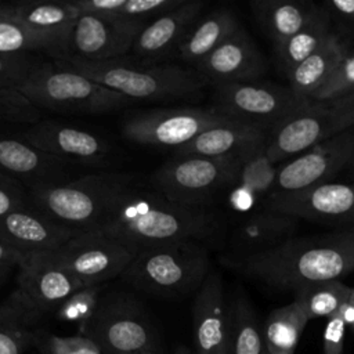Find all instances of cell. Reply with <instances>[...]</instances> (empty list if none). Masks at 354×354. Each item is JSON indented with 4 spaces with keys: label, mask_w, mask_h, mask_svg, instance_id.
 <instances>
[{
    "label": "cell",
    "mask_w": 354,
    "mask_h": 354,
    "mask_svg": "<svg viewBox=\"0 0 354 354\" xmlns=\"http://www.w3.org/2000/svg\"><path fill=\"white\" fill-rule=\"evenodd\" d=\"M4 278H6V275H1V274H0V283L3 282V279H4Z\"/></svg>",
    "instance_id": "obj_52"
},
{
    "label": "cell",
    "mask_w": 354,
    "mask_h": 354,
    "mask_svg": "<svg viewBox=\"0 0 354 354\" xmlns=\"http://www.w3.org/2000/svg\"><path fill=\"white\" fill-rule=\"evenodd\" d=\"M353 158L354 127L279 163L272 192L300 191L333 181Z\"/></svg>",
    "instance_id": "obj_15"
},
{
    "label": "cell",
    "mask_w": 354,
    "mask_h": 354,
    "mask_svg": "<svg viewBox=\"0 0 354 354\" xmlns=\"http://www.w3.org/2000/svg\"><path fill=\"white\" fill-rule=\"evenodd\" d=\"M192 330L196 354H228L230 301L225 299L223 279L214 271L207 274L195 295Z\"/></svg>",
    "instance_id": "obj_21"
},
{
    "label": "cell",
    "mask_w": 354,
    "mask_h": 354,
    "mask_svg": "<svg viewBox=\"0 0 354 354\" xmlns=\"http://www.w3.org/2000/svg\"><path fill=\"white\" fill-rule=\"evenodd\" d=\"M321 6L329 14L335 30L346 41L354 39V0H328Z\"/></svg>",
    "instance_id": "obj_42"
},
{
    "label": "cell",
    "mask_w": 354,
    "mask_h": 354,
    "mask_svg": "<svg viewBox=\"0 0 354 354\" xmlns=\"http://www.w3.org/2000/svg\"><path fill=\"white\" fill-rule=\"evenodd\" d=\"M0 120L35 124L40 120V111L21 91L0 87Z\"/></svg>",
    "instance_id": "obj_39"
},
{
    "label": "cell",
    "mask_w": 354,
    "mask_h": 354,
    "mask_svg": "<svg viewBox=\"0 0 354 354\" xmlns=\"http://www.w3.org/2000/svg\"><path fill=\"white\" fill-rule=\"evenodd\" d=\"M57 62L133 101H178L194 98L209 84L194 68L174 64L140 66L130 57L102 62L68 57Z\"/></svg>",
    "instance_id": "obj_4"
},
{
    "label": "cell",
    "mask_w": 354,
    "mask_h": 354,
    "mask_svg": "<svg viewBox=\"0 0 354 354\" xmlns=\"http://www.w3.org/2000/svg\"><path fill=\"white\" fill-rule=\"evenodd\" d=\"M354 127V91L307 100L268 134L267 155L279 165L303 151Z\"/></svg>",
    "instance_id": "obj_7"
},
{
    "label": "cell",
    "mask_w": 354,
    "mask_h": 354,
    "mask_svg": "<svg viewBox=\"0 0 354 354\" xmlns=\"http://www.w3.org/2000/svg\"><path fill=\"white\" fill-rule=\"evenodd\" d=\"M138 250L133 245L93 230L80 231L54 253L73 277L84 286H91L120 278Z\"/></svg>",
    "instance_id": "obj_12"
},
{
    "label": "cell",
    "mask_w": 354,
    "mask_h": 354,
    "mask_svg": "<svg viewBox=\"0 0 354 354\" xmlns=\"http://www.w3.org/2000/svg\"><path fill=\"white\" fill-rule=\"evenodd\" d=\"M278 165L267 155V142L253 148L239 158L235 183L231 188H238L264 202L275 188ZM230 188V189H231Z\"/></svg>",
    "instance_id": "obj_33"
},
{
    "label": "cell",
    "mask_w": 354,
    "mask_h": 354,
    "mask_svg": "<svg viewBox=\"0 0 354 354\" xmlns=\"http://www.w3.org/2000/svg\"><path fill=\"white\" fill-rule=\"evenodd\" d=\"M84 285L58 260L54 252L28 254L18 268L17 289L11 299L36 322L43 314L57 310Z\"/></svg>",
    "instance_id": "obj_13"
},
{
    "label": "cell",
    "mask_w": 354,
    "mask_h": 354,
    "mask_svg": "<svg viewBox=\"0 0 354 354\" xmlns=\"http://www.w3.org/2000/svg\"><path fill=\"white\" fill-rule=\"evenodd\" d=\"M26 257L28 254L0 242V274L7 277L11 270L19 268Z\"/></svg>",
    "instance_id": "obj_45"
},
{
    "label": "cell",
    "mask_w": 354,
    "mask_h": 354,
    "mask_svg": "<svg viewBox=\"0 0 354 354\" xmlns=\"http://www.w3.org/2000/svg\"><path fill=\"white\" fill-rule=\"evenodd\" d=\"M32 324L11 297L0 304V354H22L35 342V333L29 329Z\"/></svg>",
    "instance_id": "obj_35"
},
{
    "label": "cell",
    "mask_w": 354,
    "mask_h": 354,
    "mask_svg": "<svg viewBox=\"0 0 354 354\" xmlns=\"http://www.w3.org/2000/svg\"><path fill=\"white\" fill-rule=\"evenodd\" d=\"M73 1L66 3H19L14 4L10 19L19 22L32 32L40 35L55 50L57 58L68 57L72 29L79 17Z\"/></svg>",
    "instance_id": "obj_24"
},
{
    "label": "cell",
    "mask_w": 354,
    "mask_h": 354,
    "mask_svg": "<svg viewBox=\"0 0 354 354\" xmlns=\"http://www.w3.org/2000/svg\"><path fill=\"white\" fill-rule=\"evenodd\" d=\"M299 223V218L267 206L253 210L232 230L225 261L246 259L283 243L295 236Z\"/></svg>",
    "instance_id": "obj_23"
},
{
    "label": "cell",
    "mask_w": 354,
    "mask_h": 354,
    "mask_svg": "<svg viewBox=\"0 0 354 354\" xmlns=\"http://www.w3.org/2000/svg\"><path fill=\"white\" fill-rule=\"evenodd\" d=\"M209 272L205 245L180 241L141 248L120 279L147 295L176 299L198 292Z\"/></svg>",
    "instance_id": "obj_5"
},
{
    "label": "cell",
    "mask_w": 354,
    "mask_h": 354,
    "mask_svg": "<svg viewBox=\"0 0 354 354\" xmlns=\"http://www.w3.org/2000/svg\"><path fill=\"white\" fill-rule=\"evenodd\" d=\"M293 292V301H296L308 319H311L336 315L340 307L348 301L351 288L340 279H329L303 285Z\"/></svg>",
    "instance_id": "obj_34"
},
{
    "label": "cell",
    "mask_w": 354,
    "mask_h": 354,
    "mask_svg": "<svg viewBox=\"0 0 354 354\" xmlns=\"http://www.w3.org/2000/svg\"><path fill=\"white\" fill-rule=\"evenodd\" d=\"M141 29L140 26L80 12L72 29L68 57L91 62L129 57L134 39Z\"/></svg>",
    "instance_id": "obj_18"
},
{
    "label": "cell",
    "mask_w": 354,
    "mask_h": 354,
    "mask_svg": "<svg viewBox=\"0 0 354 354\" xmlns=\"http://www.w3.org/2000/svg\"><path fill=\"white\" fill-rule=\"evenodd\" d=\"M348 303L354 307V288H351V292H350V297H348Z\"/></svg>",
    "instance_id": "obj_50"
},
{
    "label": "cell",
    "mask_w": 354,
    "mask_h": 354,
    "mask_svg": "<svg viewBox=\"0 0 354 354\" xmlns=\"http://www.w3.org/2000/svg\"><path fill=\"white\" fill-rule=\"evenodd\" d=\"M228 354H268L263 325L243 293L230 300Z\"/></svg>",
    "instance_id": "obj_31"
},
{
    "label": "cell",
    "mask_w": 354,
    "mask_h": 354,
    "mask_svg": "<svg viewBox=\"0 0 354 354\" xmlns=\"http://www.w3.org/2000/svg\"><path fill=\"white\" fill-rule=\"evenodd\" d=\"M203 6L201 0H185L147 24L134 39L129 55L131 61L140 66H155L176 55L177 47L199 19Z\"/></svg>",
    "instance_id": "obj_17"
},
{
    "label": "cell",
    "mask_w": 354,
    "mask_h": 354,
    "mask_svg": "<svg viewBox=\"0 0 354 354\" xmlns=\"http://www.w3.org/2000/svg\"><path fill=\"white\" fill-rule=\"evenodd\" d=\"M194 69L212 86L246 83L261 80L267 62L250 35L241 26Z\"/></svg>",
    "instance_id": "obj_20"
},
{
    "label": "cell",
    "mask_w": 354,
    "mask_h": 354,
    "mask_svg": "<svg viewBox=\"0 0 354 354\" xmlns=\"http://www.w3.org/2000/svg\"><path fill=\"white\" fill-rule=\"evenodd\" d=\"M354 91V48L351 46L342 55L328 80L313 98H330Z\"/></svg>",
    "instance_id": "obj_40"
},
{
    "label": "cell",
    "mask_w": 354,
    "mask_h": 354,
    "mask_svg": "<svg viewBox=\"0 0 354 354\" xmlns=\"http://www.w3.org/2000/svg\"><path fill=\"white\" fill-rule=\"evenodd\" d=\"M102 289L104 285L80 288L55 310L57 318L64 322H75L82 335L98 308Z\"/></svg>",
    "instance_id": "obj_37"
},
{
    "label": "cell",
    "mask_w": 354,
    "mask_h": 354,
    "mask_svg": "<svg viewBox=\"0 0 354 354\" xmlns=\"http://www.w3.org/2000/svg\"><path fill=\"white\" fill-rule=\"evenodd\" d=\"M0 53L47 54L54 59L57 58L55 50L50 41L8 17L0 19Z\"/></svg>",
    "instance_id": "obj_36"
},
{
    "label": "cell",
    "mask_w": 354,
    "mask_h": 354,
    "mask_svg": "<svg viewBox=\"0 0 354 354\" xmlns=\"http://www.w3.org/2000/svg\"><path fill=\"white\" fill-rule=\"evenodd\" d=\"M142 354H159L158 351H147V353H142Z\"/></svg>",
    "instance_id": "obj_51"
},
{
    "label": "cell",
    "mask_w": 354,
    "mask_h": 354,
    "mask_svg": "<svg viewBox=\"0 0 354 354\" xmlns=\"http://www.w3.org/2000/svg\"><path fill=\"white\" fill-rule=\"evenodd\" d=\"M83 336L105 354H142L158 351L159 336L140 303L122 292L102 295Z\"/></svg>",
    "instance_id": "obj_9"
},
{
    "label": "cell",
    "mask_w": 354,
    "mask_h": 354,
    "mask_svg": "<svg viewBox=\"0 0 354 354\" xmlns=\"http://www.w3.org/2000/svg\"><path fill=\"white\" fill-rule=\"evenodd\" d=\"M252 12L274 46L311 24L322 6L307 0H254Z\"/></svg>",
    "instance_id": "obj_26"
},
{
    "label": "cell",
    "mask_w": 354,
    "mask_h": 354,
    "mask_svg": "<svg viewBox=\"0 0 354 354\" xmlns=\"http://www.w3.org/2000/svg\"><path fill=\"white\" fill-rule=\"evenodd\" d=\"M348 47L350 43L346 41L336 30H333L326 41L314 54L296 66L288 76V86L293 94L303 101L311 100L321 86L328 80Z\"/></svg>",
    "instance_id": "obj_28"
},
{
    "label": "cell",
    "mask_w": 354,
    "mask_h": 354,
    "mask_svg": "<svg viewBox=\"0 0 354 354\" xmlns=\"http://www.w3.org/2000/svg\"><path fill=\"white\" fill-rule=\"evenodd\" d=\"M142 183L136 173L101 171L29 191L32 206L76 231L98 230L115 205Z\"/></svg>",
    "instance_id": "obj_3"
},
{
    "label": "cell",
    "mask_w": 354,
    "mask_h": 354,
    "mask_svg": "<svg viewBox=\"0 0 354 354\" xmlns=\"http://www.w3.org/2000/svg\"><path fill=\"white\" fill-rule=\"evenodd\" d=\"M79 232L33 206L15 209L0 217V242L25 254L54 252Z\"/></svg>",
    "instance_id": "obj_22"
},
{
    "label": "cell",
    "mask_w": 354,
    "mask_h": 354,
    "mask_svg": "<svg viewBox=\"0 0 354 354\" xmlns=\"http://www.w3.org/2000/svg\"><path fill=\"white\" fill-rule=\"evenodd\" d=\"M264 206L336 230L354 228V181H329L300 191L272 192Z\"/></svg>",
    "instance_id": "obj_14"
},
{
    "label": "cell",
    "mask_w": 354,
    "mask_h": 354,
    "mask_svg": "<svg viewBox=\"0 0 354 354\" xmlns=\"http://www.w3.org/2000/svg\"><path fill=\"white\" fill-rule=\"evenodd\" d=\"M21 136L69 165L100 166L106 163L112 153L111 144L98 134L55 120H39Z\"/></svg>",
    "instance_id": "obj_16"
},
{
    "label": "cell",
    "mask_w": 354,
    "mask_h": 354,
    "mask_svg": "<svg viewBox=\"0 0 354 354\" xmlns=\"http://www.w3.org/2000/svg\"><path fill=\"white\" fill-rule=\"evenodd\" d=\"M36 108L72 113H106L129 106L133 100L57 61L39 64L17 88Z\"/></svg>",
    "instance_id": "obj_6"
},
{
    "label": "cell",
    "mask_w": 354,
    "mask_h": 354,
    "mask_svg": "<svg viewBox=\"0 0 354 354\" xmlns=\"http://www.w3.org/2000/svg\"><path fill=\"white\" fill-rule=\"evenodd\" d=\"M14 4H0V19L6 18L11 14Z\"/></svg>",
    "instance_id": "obj_47"
},
{
    "label": "cell",
    "mask_w": 354,
    "mask_h": 354,
    "mask_svg": "<svg viewBox=\"0 0 354 354\" xmlns=\"http://www.w3.org/2000/svg\"><path fill=\"white\" fill-rule=\"evenodd\" d=\"M308 317L292 301L272 310L263 324V336L268 354H293Z\"/></svg>",
    "instance_id": "obj_32"
},
{
    "label": "cell",
    "mask_w": 354,
    "mask_h": 354,
    "mask_svg": "<svg viewBox=\"0 0 354 354\" xmlns=\"http://www.w3.org/2000/svg\"><path fill=\"white\" fill-rule=\"evenodd\" d=\"M234 119L214 108H155L134 112L122 124V136L140 145L177 149L207 129Z\"/></svg>",
    "instance_id": "obj_10"
},
{
    "label": "cell",
    "mask_w": 354,
    "mask_h": 354,
    "mask_svg": "<svg viewBox=\"0 0 354 354\" xmlns=\"http://www.w3.org/2000/svg\"><path fill=\"white\" fill-rule=\"evenodd\" d=\"M306 101L297 98L289 86L256 80L213 86L212 108L234 120L270 133Z\"/></svg>",
    "instance_id": "obj_11"
},
{
    "label": "cell",
    "mask_w": 354,
    "mask_h": 354,
    "mask_svg": "<svg viewBox=\"0 0 354 354\" xmlns=\"http://www.w3.org/2000/svg\"><path fill=\"white\" fill-rule=\"evenodd\" d=\"M239 28L241 24L231 10L217 8L192 25L177 47L176 55L191 68H195Z\"/></svg>",
    "instance_id": "obj_27"
},
{
    "label": "cell",
    "mask_w": 354,
    "mask_h": 354,
    "mask_svg": "<svg viewBox=\"0 0 354 354\" xmlns=\"http://www.w3.org/2000/svg\"><path fill=\"white\" fill-rule=\"evenodd\" d=\"M346 171V174H347V177L348 178H351L353 181H354V158L351 159V162H350V165L347 166V169L344 170Z\"/></svg>",
    "instance_id": "obj_49"
},
{
    "label": "cell",
    "mask_w": 354,
    "mask_h": 354,
    "mask_svg": "<svg viewBox=\"0 0 354 354\" xmlns=\"http://www.w3.org/2000/svg\"><path fill=\"white\" fill-rule=\"evenodd\" d=\"M47 354H105L98 344L83 335L57 336L51 333H36Z\"/></svg>",
    "instance_id": "obj_41"
},
{
    "label": "cell",
    "mask_w": 354,
    "mask_h": 354,
    "mask_svg": "<svg viewBox=\"0 0 354 354\" xmlns=\"http://www.w3.org/2000/svg\"><path fill=\"white\" fill-rule=\"evenodd\" d=\"M218 227L209 207L171 202L142 181L115 205L98 231L141 249L180 241L203 242L217 234Z\"/></svg>",
    "instance_id": "obj_1"
},
{
    "label": "cell",
    "mask_w": 354,
    "mask_h": 354,
    "mask_svg": "<svg viewBox=\"0 0 354 354\" xmlns=\"http://www.w3.org/2000/svg\"><path fill=\"white\" fill-rule=\"evenodd\" d=\"M241 156L173 155L151 174L148 184L171 202L209 207L217 194L234 185Z\"/></svg>",
    "instance_id": "obj_8"
},
{
    "label": "cell",
    "mask_w": 354,
    "mask_h": 354,
    "mask_svg": "<svg viewBox=\"0 0 354 354\" xmlns=\"http://www.w3.org/2000/svg\"><path fill=\"white\" fill-rule=\"evenodd\" d=\"M335 28L329 14L322 7L319 15L296 35L281 41L275 47V55L281 71L288 77L292 71L314 54L333 33Z\"/></svg>",
    "instance_id": "obj_30"
},
{
    "label": "cell",
    "mask_w": 354,
    "mask_h": 354,
    "mask_svg": "<svg viewBox=\"0 0 354 354\" xmlns=\"http://www.w3.org/2000/svg\"><path fill=\"white\" fill-rule=\"evenodd\" d=\"M173 354H196V353L189 350L187 346H177Z\"/></svg>",
    "instance_id": "obj_48"
},
{
    "label": "cell",
    "mask_w": 354,
    "mask_h": 354,
    "mask_svg": "<svg viewBox=\"0 0 354 354\" xmlns=\"http://www.w3.org/2000/svg\"><path fill=\"white\" fill-rule=\"evenodd\" d=\"M185 0H77L79 12L93 14L129 25L144 28L160 14L170 11Z\"/></svg>",
    "instance_id": "obj_29"
},
{
    "label": "cell",
    "mask_w": 354,
    "mask_h": 354,
    "mask_svg": "<svg viewBox=\"0 0 354 354\" xmlns=\"http://www.w3.org/2000/svg\"><path fill=\"white\" fill-rule=\"evenodd\" d=\"M32 206L28 189L18 181L0 173V217L15 210Z\"/></svg>",
    "instance_id": "obj_43"
},
{
    "label": "cell",
    "mask_w": 354,
    "mask_h": 354,
    "mask_svg": "<svg viewBox=\"0 0 354 354\" xmlns=\"http://www.w3.org/2000/svg\"><path fill=\"white\" fill-rule=\"evenodd\" d=\"M41 62L39 54L0 53V87L17 90Z\"/></svg>",
    "instance_id": "obj_38"
},
{
    "label": "cell",
    "mask_w": 354,
    "mask_h": 354,
    "mask_svg": "<svg viewBox=\"0 0 354 354\" xmlns=\"http://www.w3.org/2000/svg\"><path fill=\"white\" fill-rule=\"evenodd\" d=\"M0 173L29 192L68 183L69 163L35 147L22 136H0Z\"/></svg>",
    "instance_id": "obj_19"
},
{
    "label": "cell",
    "mask_w": 354,
    "mask_h": 354,
    "mask_svg": "<svg viewBox=\"0 0 354 354\" xmlns=\"http://www.w3.org/2000/svg\"><path fill=\"white\" fill-rule=\"evenodd\" d=\"M347 325L336 314L328 318L324 332V354H344V333Z\"/></svg>",
    "instance_id": "obj_44"
},
{
    "label": "cell",
    "mask_w": 354,
    "mask_h": 354,
    "mask_svg": "<svg viewBox=\"0 0 354 354\" xmlns=\"http://www.w3.org/2000/svg\"><path fill=\"white\" fill-rule=\"evenodd\" d=\"M268 131L238 120L205 130L173 155H198L206 158H236L267 142Z\"/></svg>",
    "instance_id": "obj_25"
},
{
    "label": "cell",
    "mask_w": 354,
    "mask_h": 354,
    "mask_svg": "<svg viewBox=\"0 0 354 354\" xmlns=\"http://www.w3.org/2000/svg\"><path fill=\"white\" fill-rule=\"evenodd\" d=\"M225 263L249 278L281 289L296 290L307 283L340 279L354 271V228L293 236L267 252Z\"/></svg>",
    "instance_id": "obj_2"
},
{
    "label": "cell",
    "mask_w": 354,
    "mask_h": 354,
    "mask_svg": "<svg viewBox=\"0 0 354 354\" xmlns=\"http://www.w3.org/2000/svg\"><path fill=\"white\" fill-rule=\"evenodd\" d=\"M337 315L344 321L347 326H350L354 330V307L348 301L340 307Z\"/></svg>",
    "instance_id": "obj_46"
}]
</instances>
